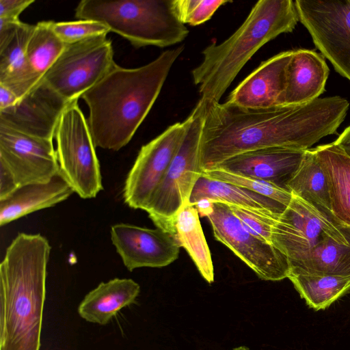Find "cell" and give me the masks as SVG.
I'll return each mask as SVG.
<instances>
[{
  "mask_svg": "<svg viewBox=\"0 0 350 350\" xmlns=\"http://www.w3.org/2000/svg\"><path fill=\"white\" fill-rule=\"evenodd\" d=\"M206 103L202 172L247 151L269 147L310 149L324 137L336 133L349 108V101L339 96L262 109L226 102Z\"/></svg>",
  "mask_w": 350,
  "mask_h": 350,
  "instance_id": "obj_1",
  "label": "cell"
},
{
  "mask_svg": "<svg viewBox=\"0 0 350 350\" xmlns=\"http://www.w3.org/2000/svg\"><path fill=\"white\" fill-rule=\"evenodd\" d=\"M184 51L180 45L135 68L117 64L81 98L89 108L88 120L95 147L119 150L133 138Z\"/></svg>",
  "mask_w": 350,
  "mask_h": 350,
  "instance_id": "obj_2",
  "label": "cell"
},
{
  "mask_svg": "<svg viewBox=\"0 0 350 350\" xmlns=\"http://www.w3.org/2000/svg\"><path fill=\"white\" fill-rule=\"evenodd\" d=\"M51 245L21 232L0 264V350H40Z\"/></svg>",
  "mask_w": 350,
  "mask_h": 350,
  "instance_id": "obj_3",
  "label": "cell"
},
{
  "mask_svg": "<svg viewBox=\"0 0 350 350\" xmlns=\"http://www.w3.org/2000/svg\"><path fill=\"white\" fill-rule=\"evenodd\" d=\"M299 21L295 1H258L229 38L219 44L211 43L202 51V62L191 71L200 99L219 103L251 57L279 35L292 32Z\"/></svg>",
  "mask_w": 350,
  "mask_h": 350,
  "instance_id": "obj_4",
  "label": "cell"
},
{
  "mask_svg": "<svg viewBox=\"0 0 350 350\" xmlns=\"http://www.w3.org/2000/svg\"><path fill=\"white\" fill-rule=\"evenodd\" d=\"M75 15L104 23L137 49L170 46L183 42L189 32L176 14L173 0H83Z\"/></svg>",
  "mask_w": 350,
  "mask_h": 350,
  "instance_id": "obj_5",
  "label": "cell"
},
{
  "mask_svg": "<svg viewBox=\"0 0 350 350\" xmlns=\"http://www.w3.org/2000/svg\"><path fill=\"white\" fill-rule=\"evenodd\" d=\"M206 103L200 99L186 119L181 144L144 210L154 225L173 234V222L202 174L200 144Z\"/></svg>",
  "mask_w": 350,
  "mask_h": 350,
  "instance_id": "obj_6",
  "label": "cell"
},
{
  "mask_svg": "<svg viewBox=\"0 0 350 350\" xmlns=\"http://www.w3.org/2000/svg\"><path fill=\"white\" fill-rule=\"evenodd\" d=\"M54 137L59 173L79 197L95 198L103 189L100 163L78 100L70 103L64 111Z\"/></svg>",
  "mask_w": 350,
  "mask_h": 350,
  "instance_id": "obj_7",
  "label": "cell"
},
{
  "mask_svg": "<svg viewBox=\"0 0 350 350\" xmlns=\"http://www.w3.org/2000/svg\"><path fill=\"white\" fill-rule=\"evenodd\" d=\"M116 64L111 40L101 35L66 44L42 79L70 103L81 98Z\"/></svg>",
  "mask_w": 350,
  "mask_h": 350,
  "instance_id": "obj_8",
  "label": "cell"
},
{
  "mask_svg": "<svg viewBox=\"0 0 350 350\" xmlns=\"http://www.w3.org/2000/svg\"><path fill=\"white\" fill-rule=\"evenodd\" d=\"M58 173L53 140L0 124V200L21 186L48 182Z\"/></svg>",
  "mask_w": 350,
  "mask_h": 350,
  "instance_id": "obj_9",
  "label": "cell"
},
{
  "mask_svg": "<svg viewBox=\"0 0 350 350\" xmlns=\"http://www.w3.org/2000/svg\"><path fill=\"white\" fill-rule=\"evenodd\" d=\"M206 217L215 239L228 247L260 279L279 281L288 278L290 265L286 256L247 230L228 204L213 202Z\"/></svg>",
  "mask_w": 350,
  "mask_h": 350,
  "instance_id": "obj_10",
  "label": "cell"
},
{
  "mask_svg": "<svg viewBox=\"0 0 350 350\" xmlns=\"http://www.w3.org/2000/svg\"><path fill=\"white\" fill-rule=\"evenodd\" d=\"M295 4L315 46L350 81V0H296Z\"/></svg>",
  "mask_w": 350,
  "mask_h": 350,
  "instance_id": "obj_11",
  "label": "cell"
},
{
  "mask_svg": "<svg viewBox=\"0 0 350 350\" xmlns=\"http://www.w3.org/2000/svg\"><path fill=\"white\" fill-rule=\"evenodd\" d=\"M186 124L185 120L170 125L141 148L122 191L124 201L129 207L144 210L181 144Z\"/></svg>",
  "mask_w": 350,
  "mask_h": 350,
  "instance_id": "obj_12",
  "label": "cell"
},
{
  "mask_svg": "<svg viewBox=\"0 0 350 350\" xmlns=\"http://www.w3.org/2000/svg\"><path fill=\"white\" fill-rule=\"evenodd\" d=\"M329 237L346 241L345 225L332 222L295 196L271 230L272 244L288 261L308 254Z\"/></svg>",
  "mask_w": 350,
  "mask_h": 350,
  "instance_id": "obj_13",
  "label": "cell"
},
{
  "mask_svg": "<svg viewBox=\"0 0 350 350\" xmlns=\"http://www.w3.org/2000/svg\"><path fill=\"white\" fill-rule=\"evenodd\" d=\"M69 104L42 78L14 105L0 110V124L27 135L53 140Z\"/></svg>",
  "mask_w": 350,
  "mask_h": 350,
  "instance_id": "obj_14",
  "label": "cell"
},
{
  "mask_svg": "<svg viewBox=\"0 0 350 350\" xmlns=\"http://www.w3.org/2000/svg\"><path fill=\"white\" fill-rule=\"evenodd\" d=\"M111 239L124 267L129 271L141 267H163L178 257L180 246L173 234L128 224L111 228Z\"/></svg>",
  "mask_w": 350,
  "mask_h": 350,
  "instance_id": "obj_15",
  "label": "cell"
},
{
  "mask_svg": "<svg viewBox=\"0 0 350 350\" xmlns=\"http://www.w3.org/2000/svg\"><path fill=\"white\" fill-rule=\"evenodd\" d=\"M306 150L284 147L257 149L228 158L214 168L264 180L289 191L288 183L299 169Z\"/></svg>",
  "mask_w": 350,
  "mask_h": 350,
  "instance_id": "obj_16",
  "label": "cell"
},
{
  "mask_svg": "<svg viewBox=\"0 0 350 350\" xmlns=\"http://www.w3.org/2000/svg\"><path fill=\"white\" fill-rule=\"evenodd\" d=\"M293 53L283 51L262 62L230 92L226 103L252 109L278 106Z\"/></svg>",
  "mask_w": 350,
  "mask_h": 350,
  "instance_id": "obj_17",
  "label": "cell"
},
{
  "mask_svg": "<svg viewBox=\"0 0 350 350\" xmlns=\"http://www.w3.org/2000/svg\"><path fill=\"white\" fill-rule=\"evenodd\" d=\"M35 25L0 22V84L19 98L41 79L31 69L26 46Z\"/></svg>",
  "mask_w": 350,
  "mask_h": 350,
  "instance_id": "obj_18",
  "label": "cell"
},
{
  "mask_svg": "<svg viewBox=\"0 0 350 350\" xmlns=\"http://www.w3.org/2000/svg\"><path fill=\"white\" fill-rule=\"evenodd\" d=\"M329 71L321 54L310 49L293 50L279 105H302L319 98L325 91Z\"/></svg>",
  "mask_w": 350,
  "mask_h": 350,
  "instance_id": "obj_19",
  "label": "cell"
},
{
  "mask_svg": "<svg viewBox=\"0 0 350 350\" xmlns=\"http://www.w3.org/2000/svg\"><path fill=\"white\" fill-rule=\"evenodd\" d=\"M74 192L60 173L48 182L21 186L0 200V225L3 226L31 213L53 206Z\"/></svg>",
  "mask_w": 350,
  "mask_h": 350,
  "instance_id": "obj_20",
  "label": "cell"
},
{
  "mask_svg": "<svg viewBox=\"0 0 350 350\" xmlns=\"http://www.w3.org/2000/svg\"><path fill=\"white\" fill-rule=\"evenodd\" d=\"M139 292V285L132 279L101 282L85 296L78 313L88 322L106 325L121 309L135 303Z\"/></svg>",
  "mask_w": 350,
  "mask_h": 350,
  "instance_id": "obj_21",
  "label": "cell"
},
{
  "mask_svg": "<svg viewBox=\"0 0 350 350\" xmlns=\"http://www.w3.org/2000/svg\"><path fill=\"white\" fill-rule=\"evenodd\" d=\"M328 181L332 212L350 226V158L334 142L314 148Z\"/></svg>",
  "mask_w": 350,
  "mask_h": 350,
  "instance_id": "obj_22",
  "label": "cell"
},
{
  "mask_svg": "<svg viewBox=\"0 0 350 350\" xmlns=\"http://www.w3.org/2000/svg\"><path fill=\"white\" fill-rule=\"evenodd\" d=\"M202 200L228 205L263 210L281 215L286 206L261 194L202 174L196 181L189 203L195 205Z\"/></svg>",
  "mask_w": 350,
  "mask_h": 350,
  "instance_id": "obj_23",
  "label": "cell"
},
{
  "mask_svg": "<svg viewBox=\"0 0 350 350\" xmlns=\"http://www.w3.org/2000/svg\"><path fill=\"white\" fill-rule=\"evenodd\" d=\"M345 232L346 241L327 238L308 254L288 261L289 274L350 276V226L345 225Z\"/></svg>",
  "mask_w": 350,
  "mask_h": 350,
  "instance_id": "obj_24",
  "label": "cell"
},
{
  "mask_svg": "<svg viewBox=\"0 0 350 350\" xmlns=\"http://www.w3.org/2000/svg\"><path fill=\"white\" fill-rule=\"evenodd\" d=\"M288 187L293 196L306 202L332 222L340 224L332 212L327 175L314 148L306 150L304 159Z\"/></svg>",
  "mask_w": 350,
  "mask_h": 350,
  "instance_id": "obj_25",
  "label": "cell"
},
{
  "mask_svg": "<svg viewBox=\"0 0 350 350\" xmlns=\"http://www.w3.org/2000/svg\"><path fill=\"white\" fill-rule=\"evenodd\" d=\"M173 234L180 247L187 252L202 278L208 283L214 282V269L209 247L195 206L185 204L173 222Z\"/></svg>",
  "mask_w": 350,
  "mask_h": 350,
  "instance_id": "obj_26",
  "label": "cell"
},
{
  "mask_svg": "<svg viewBox=\"0 0 350 350\" xmlns=\"http://www.w3.org/2000/svg\"><path fill=\"white\" fill-rule=\"evenodd\" d=\"M288 278L306 304L324 310L350 291V276L289 274Z\"/></svg>",
  "mask_w": 350,
  "mask_h": 350,
  "instance_id": "obj_27",
  "label": "cell"
},
{
  "mask_svg": "<svg viewBox=\"0 0 350 350\" xmlns=\"http://www.w3.org/2000/svg\"><path fill=\"white\" fill-rule=\"evenodd\" d=\"M65 46L52 29L51 21H40L35 25L27 44L26 57L39 78H42Z\"/></svg>",
  "mask_w": 350,
  "mask_h": 350,
  "instance_id": "obj_28",
  "label": "cell"
},
{
  "mask_svg": "<svg viewBox=\"0 0 350 350\" xmlns=\"http://www.w3.org/2000/svg\"><path fill=\"white\" fill-rule=\"evenodd\" d=\"M202 174L214 179L228 183L276 200L288 206L293 195L288 191L271 183L259 179L228 172L219 168H213L202 172Z\"/></svg>",
  "mask_w": 350,
  "mask_h": 350,
  "instance_id": "obj_29",
  "label": "cell"
},
{
  "mask_svg": "<svg viewBox=\"0 0 350 350\" xmlns=\"http://www.w3.org/2000/svg\"><path fill=\"white\" fill-rule=\"evenodd\" d=\"M51 26L55 33L65 44L94 36L107 35L110 32L106 25L92 20L61 22L51 21Z\"/></svg>",
  "mask_w": 350,
  "mask_h": 350,
  "instance_id": "obj_30",
  "label": "cell"
},
{
  "mask_svg": "<svg viewBox=\"0 0 350 350\" xmlns=\"http://www.w3.org/2000/svg\"><path fill=\"white\" fill-rule=\"evenodd\" d=\"M232 1L226 0H173V7L183 24L198 25L208 21L217 9Z\"/></svg>",
  "mask_w": 350,
  "mask_h": 350,
  "instance_id": "obj_31",
  "label": "cell"
},
{
  "mask_svg": "<svg viewBox=\"0 0 350 350\" xmlns=\"http://www.w3.org/2000/svg\"><path fill=\"white\" fill-rule=\"evenodd\" d=\"M228 206L247 230L259 239L272 244L271 230L280 215L267 211Z\"/></svg>",
  "mask_w": 350,
  "mask_h": 350,
  "instance_id": "obj_32",
  "label": "cell"
},
{
  "mask_svg": "<svg viewBox=\"0 0 350 350\" xmlns=\"http://www.w3.org/2000/svg\"><path fill=\"white\" fill-rule=\"evenodd\" d=\"M33 3L34 0H0V18L20 21V14Z\"/></svg>",
  "mask_w": 350,
  "mask_h": 350,
  "instance_id": "obj_33",
  "label": "cell"
},
{
  "mask_svg": "<svg viewBox=\"0 0 350 350\" xmlns=\"http://www.w3.org/2000/svg\"><path fill=\"white\" fill-rule=\"evenodd\" d=\"M19 98L9 88L0 84V110L14 105Z\"/></svg>",
  "mask_w": 350,
  "mask_h": 350,
  "instance_id": "obj_34",
  "label": "cell"
},
{
  "mask_svg": "<svg viewBox=\"0 0 350 350\" xmlns=\"http://www.w3.org/2000/svg\"><path fill=\"white\" fill-rule=\"evenodd\" d=\"M334 143L350 158V125L344 130Z\"/></svg>",
  "mask_w": 350,
  "mask_h": 350,
  "instance_id": "obj_35",
  "label": "cell"
},
{
  "mask_svg": "<svg viewBox=\"0 0 350 350\" xmlns=\"http://www.w3.org/2000/svg\"><path fill=\"white\" fill-rule=\"evenodd\" d=\"M232 350H250V349L245 346H240V347H235Z\"/></svg>",
  "mask_w": 350,
  "mask_h": 350,
  "instance_id": "obj_36",
  "label": "cell"
}]
</instances>
